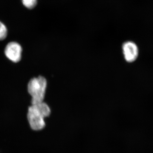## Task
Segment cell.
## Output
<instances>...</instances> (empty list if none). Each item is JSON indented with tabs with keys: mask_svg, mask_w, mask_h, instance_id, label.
Returning <instances> with one entry per match:
<instances>
[{
	"mask_svg": "<svg viewBox=\"0 0 153 153\" xmlns=\"http://www.w3.org/2000/svg\"><path fill=\"white\" fill-rule=\"evenodd\" d=\"M47 79L43 76L34 77L28 82V93L32 97L31 104H38L44 101L47 89Z\"/></svg>",
	"mask_w": 153,
	"mask_h": 153,
	"instance_id": "obj_1",
	"label": "cell"
},
{
	"mask_svg": "<svg viewBox=\"0 0 153 153\" xmlns=\"http://www.w3.org/2000/svg\"><path fill=\"white\" fill-rule=\"evenodd\" d=\"M27 118L30 128L34 131H41L46 126L45 118L33 105L28 108Z\"/></svg>",
	"mask_w": 153,
	"mask_h": 153,
	"instance_id": "obj_2",
	"label": "cell"
},
{
	"mask_svg": "<svg viewBox=\"0 0 153 153\" xmlns=\"http://www.w3.org/2000/svg\"><path fill=\"white\" fill-rule=\"evenodd\" d=\"M22 48L19 43L15 41L7 44L4 49L6 57L13 63H17L21 60L22 57Z\"/></svg>",
	"mask_w": 153,
	"mask_h": 153,
	"instance_id": "obj_3",
	"label": "cell"
},
{
	"mask_svg": "<svg viewBox=\"0 0 153 153\" xmlns=\"http://www.w3.org/2000/svg\"><path fill=\"white\" fill-rule=\"evenodd\" d=\"M122 50L125 60L128 63L134 62L138 57V47L133 41H126L123 43Z\"/></svg>",
	"mask_w": 153,
	"mask_h": 153,
	"instance_id": "obj_4",
	"label": "cell"
},
{
	"mask_svg": "<svg viewBox=\"0 0 153 153\" xmlns=\"http://www.w3.org/2000/svg\"><path fill=\"white\" fill-rule=\"evenodd\" d=\"M36 107L38 112L44 118L48 117L51 114V110L50 107L44 101L38 103V104L33 105Z\"/></svg>",
	"mask_w": 153,
	"mask_h": 153,
	"instance_id": "obj_5",
	"label": "cell"
},
{
	"mask_svg": "<svg viewBox=\"0 0 153 153\" xmlns=\"http://www.w3.org/2000/svg\"><path fill=\"white\" fill-rule=\"evenodd\" d=\"M8 31L5 25L0 21V41L4 40L7 36Z\"/></svg>",
	"mask_w": 153,
	"mask_h": 153,
	"instance_id": "obj_6",
	"label": "cell"
},
{
	"mask_svg": "<svg viewBox=\"0 0 153 153\" xmlns=\"http://www.w3.org/2000/svg\"><path fill=\"white\" fill-rule=\"evenodd\" d=\"M23 5L27 8H34L37 4L38 0H22Z\"/></svg>",
	"mask_w": 153,
	"mask_h": 153,
	"instance_id": "obj_7",
	"label": "cell"
}]
</instances>
